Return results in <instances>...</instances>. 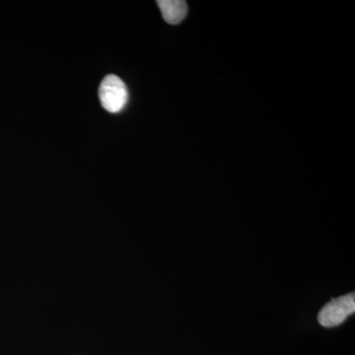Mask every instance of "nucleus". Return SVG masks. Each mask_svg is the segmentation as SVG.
<instances>
[{
    "label": "nucleus",
    "mask_w": 355,
    "mask_h": 355,
    "mask_svg": "<svg viewBox=\"0 0 355 355\" xmlns=\"http://www.w3.org/2000/svg\"><path fill=\"white\" fill-rule=\"evenodd\" d=\"M99 98L103 108L109 113H120L128 102L127 86L120 77L110 74L103 79L100 85Z\"/></svg>",
    "instance_id": "1"
},
{
    "label": "nucleus",
    "mask_w": 355,
    "mask_h": 355,
    "mask_svg": "<svg viewBox=\"0 0 355 355\" xmlns=\"http://www.w3.org/2000/svg\"><path fill=\"white\" fill-rule=\"evenodd\" d=\"M354 312L355 295L352 292L327 303L320 311L318 321L326 328H333L343 324Z\"/></svg>",
    "instance_id": "2"
},
{
    "label": "nucleus",
    "mask_w": 355,
    "mask_h": 355,
    "mask_svg": "<svg viewBox=\"0 0 355 355\" xmlns=\"http://www.w3.org/2000/svg\"><path fill=\"white\" fill-rule=\"evenodd\" d=\"M163 18L169 24L176 25L184 20L188 12V6L182 0H160L157 1Z\"/></svg>",
    "instance_id": "3"
}]
</instances>
